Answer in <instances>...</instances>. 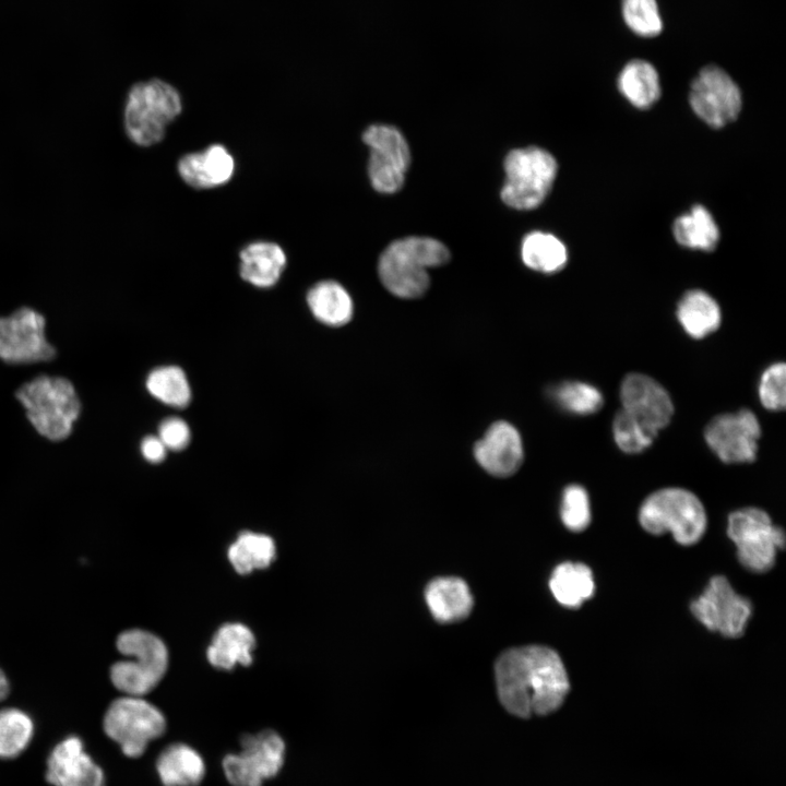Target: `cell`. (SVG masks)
<instances>
[{"label":"cell","mask_w":786,"mask_h":786,"mask_svg":"<svg viewBox=\"0 0 786 786\" xmlns=\"http://www.w3.org/2000/svg\"><path fill=\"white\" fill-rule=\"evenodd\" d=\"M561 520L572 532L584 531L591 522L590 497L585 488L580 485L568 486L562 495Z\"/></svg>","instance_id":"d590c367"},{"label":"cell","mask_w":786,"mask_h":786,"mask_svg":"<svg viewBox=\"0 0 786 786\" xmlns=\"http://www.w3.org/2000/svg\"><path fill=\"white\" fill-rule=\"evenodd\" d=\"M676 315L683 331L694 340L714 333L722 322L717 301L701 289H691L680 298Z\"/></svg>","instance_id":"603a6c76"},{"label":"cell","mask_w":786,"mask_h":786,"mask_svg":"<svg viewBox=\"0 0 786 786\" xmlns=\"http://www.w3.org/2000/svg\"><path fill=\"white\" fill-rule=\"evenodd\" d=\"M786 366L784 362L770 365L761 374L758 394L761 404L767 410L778 412L786 404Z\"/></svg>","instance_id":"8d00e7d4"},{"label":"cell","mask_w":786,"mask_h":786,"mask_svg":"<svg viewBox=\"0 0 786 786\" xmlns=\"http://www.w3.org/2000/svg\"><path fill=\"white\" fill-rule=\"evenodd\" d=\"M141 452L146 461L151 463H159L165 458L167 448L158 436H148L145 437L141 443Z\"/></svg>","instance_id":"f35d334b"},{"label":"cell","mask_w":786,"mask_h":786,"mask_svg":"<svg viewBox=\"0 0 786 786\" xmlns=\"http://www.w3.org/2000/svg\"><path fill=\"white\" fill-rule=\"evenodd\" d=\"M760 438L758 417L747 408L715 416L704 430L706 444L726 464L752 463L758 455Z\"/></svg>","instance_id":"7c38bea8"},{"label":"cell","mask_w":786,"mask_h":786,"mask_svg":"<svg viewBox=\"0 0 786 786\" xmlns=\"http://www.w3.org/2000/svg\"><path fill=\"white\" fill-rule=\"evenodd\" d=\"M618 88L633 106L645 109L659 98V76L650 62L632 60L621 70Z\"/></svg>","instance_id":"4316f807"},{"label":"cell","mask_w":786,"mask_h":786,"mask_svg":"<svg viewBox=\"0 0 786 786\" xmlns=\"http://www.w3.org/2000/svg\"><path fill=\"white\" fill-rule=\"evenodd\" d=\"M254 647L252 632L241 623L223 626L207 648V659L216 668L231 669L237 664L247 666L252 662Z\"/></svg>","instance_id":"cb8c5ba5"},{"label":"cell","mask_w":786,"mask_h":786,"mask_svg":"<svg viewBox=\"0 0 786 786\" xmlns=\"http://www.w3.org/2000/svg\"><path fill=\"white\" fill-rule=\"evenodd\" d=\"M658 432L634 418L622 408L612 421V436L617 446L624 453L638 454L654 442Z\"/></svg>","instance_id":"836d02e7"},{"label":"cell","mask_w":786,"mask_h":786,"mask_svg":"<svg viewBox=\"0 0 786 786\" xmlns=\"http://www.w3.org/2000/svg\"><path fill=\"white\" fill-rule=\"evenodd\" d=\"M622 14L628 27L641 36H655L663 28L656 0H622Z\"/></svg>","instance_id":"e575fe53"},{"label":"cell","mask_w":786,"mask_h":786,"mask_svg":"<svg viewBox=\"0 0 786 786\" xmlns=\"http://www.w3.org/2000/svg\"><path fill=\"white\" fill-rule=\"evenodd\" d=\"M274 557L273 539L267 535L251 532L240 534L228 550L229 561L240 574L269 567Z\"/></svg>","instance_id":"f546056e"},{"label":"cell","mask_w":786,"mask_h":786,"mask_svg":"<svg viewBox=\"0 0 786 786\" xmlns=\"http://www.w3.org/2000/svg\"><path fill=\"white\" fill-rule=\"evenodd\" d=\"M495 672L501 704L523 718L556 711L570 688L560 656L547 646L508 650L497 660Z\"/></svg>","instance_id":"6da1fadb"},{"label":"cell","mask_w":786,"mask_h":786,"mask_svg":"<svg viewBox=\"0 0 786 786\" xmlns=\"http://www.w3.org/2000/svg\"><path fill=\"white\" fill-rule=\"evenodd\" d=\"M370 147L368 174L374 190L397 192L410 163L409 147L403 134L392 126L372 124L362 134Z\"/></svg>","instance_id":"8fae6325"},{"label":"cell","mask_w":786,"mask_h":786,"mask_svg":"<svg viewBox=\"0 0 786 786\" xmlns=\"http://www.w3.org/2000/svg\"><path fill=\"white\" fill-rule=\"evenodd\" d=\"M549 587L557 602L569 608L580 607L591 598L595 583L591 569L579 562H564L552 572Z\"/></svg>","instance_id":"484cf974"},{"label":"cell","mask_w":786,"mask_h":786,"mask_svg":"<svg viewBox=\"0 0 786 786\" xmlns=\"http://www.w3.org/2000/svg\"><path fill=\"white\" fill-rule=\"evenodd\" d=\"M34 722L24 711L15 707L0 710V759L19 757L31 743Z\"/></svg>","instance_id":"4dcf8cb0"},{"label":"cell","mask_w":786,"mask_h":786,"mask_svg":"<svg viewBox=\"0 0 786 786\" xmlns=\"http://www.w3.org/2000/svg\"><path fill=\"white\" fill-rule=\"evenodd\" d=\"M155 771L163 786H199L205 777L206 765L192 746L174 742L156 758Z\"/></svg>","instance_id":"ffe728a7"},{"label":"cell","mask_w":786,"mask_h":786,"mask_svg":"<svg viewBox=\"0 0 786 786\" xmlns=\"http://www.w3.org/2000/svg\"><path fill=\"white\" fill-rule=\"evenodd\" d=\"M521 255L524 264L541 273H555L562 270L568 261V251L556 236L532 231L522 241Z\"/></svg>","instance_id":"f1b7e54d"},{"label":"cell","mask_w":786,"mask_h":786,"mask_svg":"<svg viewBox=\"0 0 786 786\" xmlns=\"http://www.w3.org/2000/svg\"><path fill=\"white\" fill-rule=\"evenodd\" d=\"M307 302L312 314L331 326L346 324L353 315L349 294L334 281H322L312 286L307 294Z\"/></svg>","instance_id":"d4e9b609"},{"label":"cell","mask_w":786,"mask_h":786,"mask_svg":"<svg viewBox=\"0 0 786 786\" xmlns=\"http://www.w3.org/2000/svg\"><path fill=\"white\" fill-rule=\"evenodd\" d=\"M425 595L432 616L441 622L462 620L469 615L473 607L471 591L458 577H439L431 581Z\"/></svg>","instance_id":"7402d4cb"},{"label":"cell","mask_w":786,"mask_h":786,"mask_svg":"<svg viewBox=\"0 0 786 786\" xmlns=\"http://www.w3.org/2000/svg\"><path fill=\"white\" fill-rule=\"evenodd\" d=\"M474 455L487 473L497 477H508L523 463L521 436L509 422L498 421L475 444Z\"/></svg>","instance_id":"ac0fdd59"},{"label":"cell","mask_w":786,"mask_h":786,"mask_svg":"<svg viewBox=\"0 0 786 786\" xmlns=\"http://www.w3.org/2000/svg\"><path fill=\"white\" fill-rule=\"evenodd\" d=\"M672 233L679 245L703 251L714 250L719 239L714 217L700 204L692 206L689 213L674 222Z\"/></svg>","instance_id":"83f0119b"},{"label":"cell","mask_w":786,"mask_h":786,"mask_svg":"<svg viewBox=\"0 0 786 786\" xmlns=\"http://www.w3.org/2000/svg\"><path fill=\"white\" fill-rule=\"evenodd\" d=\"M56 350L45 334V318L22 307L9 317H0V359L8 364H33L55 357Z\"/></svg>","instance_id":"5bb4252c"},{"label":"cell","mask_w":786,"mask_h":786,"mask_svg":"<svg viewBox=\"0 0 786 786\" xmlns=\"http://www.w3.org/2000/svg\"><path fill=\"white\" fill-rule=\"evenodd\" d=\"M622 409L658 432L671 420L674 403L655 379L643 373L627 374L620 385Z\"/></svg>","instance_id":"2e32d148"},{"label":"cell","mask_w":786,"mask_h":786,"mask_svg":"<svg viewBox=\"0 0 786 786\" xmlns=\"http://www.w3.org/2000/svg\"><path fill=\"white\" fill-rule=\"evenodd\" d=\"M503 166L505 182L501 199L516 210L539 206L549 193L558 169L555 157L535 146L509 152Z\"/></svg>","instance_id":"52a82bcc"},{"label":"cell","mask_w":786,"mask_h":786,"mask_svg":"<svg viewBox=\"0 0 786 786\" xmlns=\"http://www.w3.org/2000/svg\"><path fill=\"white\" fill-rule=\"evenodd\" d=\"M182 180L195 189H210L227 183L235 171V159L221 144L183 155L177 165Z\"/></svg>","instance_id":"d6986e66"},{"label":"cell","mask_w":786,"mask_h":786,"mask_svg":"<svg viewBox=\"0 0 786 786\" xmlns=\"http://www.w3.org/2000/svg\"><path fill=\"white\" fill-rule=\"evenodd\" d=\"M450 259L448 248L437 239L406 237L392 242L382 252L378 273L383 286L400 298H417L429 286L427 269Z\"/></svg>","instance_id":"7a4b0ae2"},{"label":"cell","mask_w":786,"mask_h":786,"mask_svg":"<svg viewBox=\"0 0 786 786\" xmlns=\"http://www.w3.org/2000/svg\"><path fill=\"white\" fill-rule=\"evenodd\" d=\"M16 397L37 432L52 441L70 436L81 412L73 384L61 377H36L17 390Z\"/></svg>","instance_id":"277c9868"},{"label":"cell","mask_w":786,"mask_h":786,"mask_svg":"<svg viewBox=\"0 0 786 786\" xmlns=\"http://www.w3.org/2000/svg\"><path fill=\"white\" fill-rule=\"evenodd\" d=\"M190 429L187 422L178 417L166 418L158 428V438L169 450L184 449L190 441Z\"/></svg>","instance_id":"74e56055"},{"label":"cell","mask_w":786,"mask_h":786,"mask_svg":"<svg viewBox=\"0 0 786 786\" xmlns=\"http://www.w3.org/2000/svg\"><path fill=\"white\" fill-rule=\"evenodd\" d=\"M689 102L694 114L716 129L734 121L742 106L738 85L716 66L703 68L694 78Z\"/></svg>","instance_id":"4fadbf2b"},{"label":"cell","mask_w":786,"mask_h":786,"mask_svg":"<svg viewBox=\"0 0 786 786\" xmlns=\"http://www.w3.org/2000/svg\"><path fill=\"white\" fill-rule=\"evenodd\" d=\"M45 777L52 786H106L103 769L85 751L78 736H68L52 748Z\"/></svg>","instance_id":"e0dca14e"},{"label":"cell","mask_w":786,"mask_h":786,"mask_svg":"<svg viewBox=\"0 0 786 786\" xmlns=\"http://www.w3.org/2000/svg\"><path fill=\"white\" fill-rule=\"evenodd\" d=\"M239 273L243 281L259 288L274 286L287 263L282 247L271 241H253L239 252Z\"/></svg>","instance_id":"44dd1931"},{"label":"cell","mask_w":786,"mask_h":786,"mask_svg":"<svg viewBox=\"0 0 786 786\" xmlns=\"http://www.w3.org/2000/svg\"><path fill=\"white\" fill-rule=\"evenodd\" d=\"M728 536L737 547L741 564L753 572L769 571L778 549L784 548L785 535L773 525L769 514L758 508H743L728 517Z\"/></svg>","instance_id":"30bf717a"},{"label":"cell","mask_w":786,"mask_h":786,"mask_svg":"<svg viewBox=\"0 0 786 786\" xmlns=\"http://www.w3.org/2000/svg\"><path fill=\"white\" fill-rule=\"evenodd\" d=\"M551 397L564 410L575 415H592L604 405L602 392L593 384L565 381L551 390Z\"/></svg>","instance_id":"d6a6232c"},{"label":"cell","mask_w":786,"mask_h":786,"mask_svg":"<svg viewBox=\"0 0 786 786\" xmlns=\"http://www.w3.org/2000/svg\"><path fill=\"white\" fill-rule=\"evenodd\" d=\"M146 389L155 398L174 407H184L191 400L188 379L177 366L154 369L147 376Z\"/></svg>","instance_id":"1f68e13d"},{"label":"cell","mask_w":786,"mask_h":786,"mask_svg":"<svg viewBox=\"0 0 786 786\" xmlns=\"http://www.w3.org/2000/svg\"><path fill=\"white\" fill-rule=\"evenodd\" d=\"M118 651L126 657L110 668L112 684L126 695L142 696L162 680L168 664L163 641L151 632L131 629L119 634Z\"/></svg>","instance_id":"5b68a950"},{"label":"cell","mask_w":786,"mask_h":786,"mask_svg":"<svg viewBox=\"0 0 786 786\" xmlns=\"http://www.w3.org/2000/svg\"><path fill=\"white\" fill-rule=\"evenodd\" d=\"M178 91L159 79L138 82L127 94L123 127L127 136L139 146L160 142L167 126L181 112Z\"/></svg>","instance_id":"3957f363"},{"label":"cell","mask_w":786,"mask_h":786,"mask_svg":"<svg viewBox=\"0 0 786 786\" xmlns=\"http://www.w3.org/2000/svg\"><path fill=\"white\" fill-rule=\"evenodd\" d=\"M9 693V682L4 672L0 669V700L4 699Z\"/></svg>","instance_id":"ab89813d"},{"label":"cell","mask_w":786,"mask_h":786,"mask_svg":"<svg viewBox=\"0 0 786 786\" xmlns=\"http://www.w3.org/2000/svg\"><path fill=\"white\" fill-rule=\"evenodd\" d=\"M694 617L712 631L727 638L743 634L751 616V603L737 594L725 576H714L702 595L692 602Z\"/></svg>","instance_id":"9a60e30c"},{"label":"cell","mask_w":786,"mask_h":786,"mask_svg":"<svg viewBox=\"0 0 786 786\" xmlns=\"http://www.w3.org/2000/svg\"><path fill=\"white\" fill-rule=\"evenodd\" d=\"M642 527L651 534L671 533L681 545H693L706 529V513L691 491L669 487L654 491L639 511Z\"/></svg>","instance_id":"8992f818"},{"label":"cell","mask_w":786,"mask_h":786,"mask_svg":"<svg viewBox=\"0 0 786 786\" xmlns=\"http://www.w3.org/2000/svg\"><path fill=\"white\" fill-rule=\"evenodd\" d=\"M285 759V740L278 733L266 729L243 735L239 752L227 753L222 769L233 786H263L265 781L278 775Z\"/></svg>","instance_id":"9c48e42d"},{"label":"cell","mask_w":786,"mask_h":786,"mask_svg":"<svg viewBox=\"0 0 786 786\" xmlns=\"http://www.w3.org/2000/svg\"><path fill=\"white\" fill-rule=\"evenodd\" d=\"M165 715L141 696L124 695L112 701L103 720L105 734L131 759L141 757L151 741L166 730Z\"/></svg>","instance_id":"ba28073f"}]
</instances>
